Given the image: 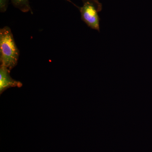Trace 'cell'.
<instances>
[{
    "label": "cell",
    "mask_w": 152,
    "mask_h": 152,
    "mask_svg": "<svg viewBox=\"0 0 152 152\" xmlns=\"http://www.w3.org/2000/svg\"><path fill=\"white\" fill-rule=\"evenodd\" d=\"M20 51L14 40L10 28L4 27L0 30V62L1 66L9 70L12 69L18 64Z\"/></svg>",
    "instance_id": "6da1fadb"
},
{
    "label": "cell",
    "mask_w": 152,
    "mask_h": 152,
    "mask_svg": "<svg viewBox=\"0 0 152 152\" xmlns=\"http://www.w3.org/2000/svg\"><path fill=\"white\" fill-rule=\"evenodd\" d=\"M83 6L79 8L81 19L88 26L99 31L100 19L98 13L102 4L98 0H83Z\"/></svg>",
    "instance_id": "7a4b0ae2"
},
{
    "label": "cell",
    "mask_w": 152,
    "mask_h": 152,
    "mask_svg": "<svg viewBox=\"0 0 152 152\" xmlns=\"http://www.w3.org/2000/svg\"><path fill=\"white\" fill-rule=\"evenodd\" d=\"M10 71L5 67H0V94L12 87L20 88L23 84L20 82L14 80L10 75Z\"/></svg>",
    "instance_id": "3957f363"
},
{
    "label": "cell",
    "mask_w": 152,
    "mask_h": 152,
    "mask_svg": "<svg viewBox=\"0 0 152 152\" xmlns=\"http://www.w3.org/2000/svg\"><path fill=\"white\" fill-rule=\"evenodd\" d=\"M15 7L23 12L31 11L29 0H11Z\"/></svg>",
    "instance_id": "277c9868"
},
{
    "label": "cell",
    "mask_w": 152,
    "mask_h": 152,
    "mask_svg": "<svg viewBox=\"0 0 152 152\" xmlns=\"http://www.w3.org/2000/svg\"><path fill=\"white\" fill-rule=\"evenodd\" d=\"M9 1V0H0V11L1 12H4L7 11Z\"/></svg>",
    "instance_id": "5b68a950"
},
{
    "label": "cell",
    "mask_w": 152,
    "mask_h": 152,
    "mask_svg": "<svg viewBox=\"0 0 152 152\" xmlns=\"http://www.w3.org/2000/svg\"><path fill=\"white\" fill-rule=\"evenodd\" d=\"M67 1H70V0H67Z\"/></svg>",
    "instance_id": "8992f818"
}]
</instances>
